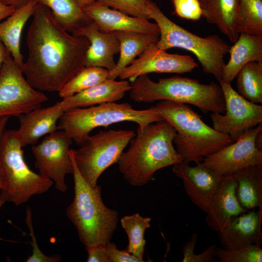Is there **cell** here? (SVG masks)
Instances as JSON below:
<instances>
[{
	"label": "cell",
	"mask_w": 262,
	"mask_h": 262,
	"mask_svg": "<svg viewBox=\"0 0 262 262\" xmlns=\"http://www.w3.org/2000/svg\"><path fill=\"white\" fill-rule=\"evenodd\" d=\"M32 16L22 72L35 89L59 92L85 66L90 42L84 36L68 33L42 4L36 3Z\"/></svg>",
	"instance_id": "cell-1"
},
{
	"label": "cell",
	"mask_w": 262,
	"mask_h": 262,
	"mask_svg": "<svg viewBox=\"0 0 262 262\" xmlns=\"http://www.w3.org/2000/svg\"><path fill=\"white\" fill-rule=\"evenodd\" d=\"M175 130L162 120L137 128L136 135L123 152L117 163L125 179L133 186H142L158 170L182 162L174 146Z\"/></svg>",
	"instance_id": "cell-2"
},
{
	"label": "cell",
	"mask_w": 262,
	"mask_h": 262,
	"mask_svg": "<svg viewBox=\"0 0 262 262\" xmlns=\"http://www.w3.org/2000/svg\"><path fill=\"white\" fill-rule=\"evenodd\" d=\"M155 107L163 119L175 130L173 143L183 161L201 162L233 142L229 135L207 125L187 104L164 100Z\"/></svg>",
	"instance_id": "cell-3"
},
{
	"label": "cell",
	"mask_w": 262,
	"mask_h": 262,
	"mask_svg": "<svg viewBox=\"0 0 262 262\" xmlns=\"http://www.w3.org/2000/svg\"><path fill=\"white\" fill-rule=\"evenodd\" d=\"M73 164L74 196L66 209V215L75 227L85 248L95 245L105 246L111 241L117 229V212L107 207L101 197V187L90 185Z\"/></svg>",
	"instance_id": "cell-4"
},
{
	"label": "cell",
	"mask_w": 262,
	"mask_h": 262,
	"mask_svg": "<svg viewBox=\"0 0 262 262\" xmlns=\"http://www.w3.org/2000/svg\"><path fill=\"white\" fill-rule=\"evenodd\" d=\"M131 84L130 97L135 102L169 100L195 105L204 113L225 112L222 88L213 82L206 84L196 79L174 76L155 82L146 74L137 77Z\"/></svg>",
	"instance_id": "cell-5"
},
{
	"label": "cell",
	"mask_w": 262,
	"mask_h": 262,
	"mask_svg": "<svg viewBox=\"0 0 262 262\" xmlns=\"http://www.w3.org/2000/svg\"><path fill=\"white\" fill-rule=\"evenodd\" d=\"M147 13L159 27V39L156 44L159 49L187 50L197 58L205 73L213 75L218 81L222 79L224 57L230 48L228 43L216 34L202 37L193 33L169 19L152 1L147 2Z\"/></svg>",
	"instance_id": "cell-6"
},
{
	"label": "cell",
	"mask_w": 262,
	"mask_h": 262,
	"mask_svg": "<svg viewBox=\"0 0 262 262\" xmlns=\"http://www.w3.org/2000/svg\"><path fill=\"white\" fill-rule=\"evenodd\" d=\"M22 147L17 130L5 131L0 145V175L3 185L0 203L19 206L32 196L47 192L53 184L29 168Z\"/></svg>",
	"instance_id": "cell-7"
},
{
	"label": "cell",
	"mask_w": 262,
	"mask_h": 262,
	"mask_svg": "<svg viewBox=\"0 0 262 262\" xmlns=\"http://www.w3.org/2000/svg\"><path fill=\"white\" fill-rule=\"evenodd\" d=\"M162 120L155 106L138 110L129 103L107 102L65 111L59 120L57 129L65 131L80 146L96 128L130 121L143 129L149 124Z\"/></svg>",
	"instance_id": "cell-8"
},
{
	"label": "cell",
	"mask_w": 262,
	"mask_h": 262,
	"mask_svg": "<svg viewBox=\"0 0 262 262\" xmlns=\"http://www.w3.org/2000/svg\"><path fill=\"white\" fill-rule=\"evenodd\" d=\"M135 136L131 130L101 131L89 136L76 149H70L75 164L92 186L99 177L117 162L131 140Z\"/></svg>",
	"instance_id": "cell-9"
},
{
	"label": "cell",
	"mask_w": 262,
	"mask_h": 262,
	"mask_svg": "<svg viewBox=\"0 0 262 262\" xmlns=\"http://www.w3.org/2000/svg\"><path fill=\"white\" fill-rule=\"evenodd\" d=\"M48 99L30 84L8 52L0 69V117H18L41 107Z\"/></svg>",
	"instance_id": "cell-10"
},
{
	"label": "cell",
	"mask_w": 262,
	"mask_h": 262,
	"mask_svg": "<svg viewBox=\"0 0 262 262\" xmlns=\"http://www.w3.org/2000/svg\"><path fill=\"white\" fill-rule=\"evenodd\" d=\"M72 142L65 131L57 130L32 147L39 174L53 181L55 188L62 193L67 189L66 176L73 173L69 149Z\"/></svg>",
	"instance_id": "cell-11"
},
{
	"label": "cell",
	"mask_w": 262,
	"mask_h": 262,
	"mask_svg": "<svg viewBox=\"0 0 262 262\" xmlns=\"http://www.w3.org/2000/svg\"><path fill=\"white\" fill-rule=\"evenodd\" d=\"M225 100V115L212 113L213 128L229 135L236 141L246 131L262 123V105L253 103L240 96L222 80L219 81Z\"/></svg>",
	"instance_id": "cell-12"
},
{
	"label": "cell",
	"mask_w": 262,
	"mask_h": 262,
	"mask_svg": "<svg viewBox=\"0 0 262 262\" xmlns=\"http://www.w3.org/2000/svg\"><path fill=\"white\" fill-rule=\"evenodd\" d=\"M262 123L245 132L235 141L205 157L203 164L221 176L232 175L236 171L252 165H262V150L255 146Z\"/></svg>",
	"instance_id": "cell-13"
},
{
	"label": "cell",
	"mask_w": 262,
	"mask_h": 262,
	"mask_svg": "<svg viewBox=\"0 0 262 262\" xmlns=\"http://www.w3.org/2000/svg\"><path fill=\"white\" fill-rule=\"evenodd\" d=\"M197 63L190 55L169 53L159 49L156 43L150 45L137 59L124 68L118 77L131 82L150 73L183 74L190 72Z\"/></svg>",
	"instance_id": "cell-14"
},
{
	"label": "cell",
	"mask_w": 262,
	"mask_h": 262,
	"mask_svg": "<svg viewBox=\"0 0 262 262\" xmlns=\"http://www.w3.org/2000/svg\"><path fill=\"white\" fill-rule=\"evenodd\" d=\"M172 171L180 179L185 191L197 207L207 213L208 203L223 176L204 166L202 162L191 166L184 161L173 165Z\"/></svg>",
	"instance_id": "cell-15"
},
{
	"label": "cell",
	"mask_w": 262,
	"mask_h": 262,
	"mask_svg": "<svg viewBox=\"0 0 262 262\" xmlns=\"http://www.w3.org/2000/svg\"><path fill=\"white\" fill-rule=\"evenodd\" d=\"M72 34L84 36L90 42L85 56V66L101 67L109 72L114 69V56L119 53L120 43L114 32H102L92 20Z\"/></svg>",
	"instance_id": "cell-16"
},
{
	"label": "cell",
	"mask_w": 262,
	"mask_h": 262,
	"mask_svg": "<svg viewBox=\"0 0 262 262\" xmlns=\"http://www.w3.org/2000/svg\"><path fill=\"white\" fill-rule=\"evenodd\" d=\"M262 212L252 210L231 218L218 231L220 243L224 248L236 249L253 244L261 245Z\"/></svg>",
	"instance_id": "cell-17"
},
{
	"label": "cell",
	"mask_w": 262,
	"mask_h": 262,
	"mask_svg": "<svg viewBox=\"0 0 262 262\" xmlns=\"http://www.w3.org/2000/svg\"><path fill=\"white\" fill-rule=\"evenodd\" d=\"M83 9L102 32L131 31L160 35L156 23L128 15L96 1Z\"/></svg>",
	"instance_id": "cell-18"
},
{
	"label": "cell",
	"mask_w": 262,
	"mask_h": 262,
	"mask_svg": "<svg viewBox=\"0 0 262 262\" xmlns=\"http://www.w3.org/2000/svg\"><path fill=\"white\" fill-rule=\"evenodd\" d=\"M237 185L232 175L222 177L207 207L206 222L212 230L219 231L231 218L247 211L238 202Z\"/></svg>",
	"instance_id": "cell-19"
},
{
	"label": "cell",
	"mask_w": 262,
	"mask_h": 262,
	"mask_svg": "<svg viewBox=\"0 0 262 262\" xmlns=\"http://www.w3.org/2000/svg\"><path fill=\"white\" fill-rule=\"evenodd\" d=\"M65 111L61 101L18 116L20 126L17 131L22 147L34 145L43 136L57 131L58 122Z\"/></svg>",
	"instance_id": "cell-20"
},
{
	"label": "cell",
	"mask_w": 262,
	"mask_h": 262,
	"mask_svg": "<svg viewBox=\"0 0 262 262\" xmlns=\"http://www.w3.org/2000/svg\"><path fill=\"white\" fill-rule=\"evenodd\" d=\"M131 88V82L128 80L117 81L108 79L87 89L63 98L61 102L66 111L73 108L114 102L122 99Z\"/></svg>",
	"instance_id": "cell-21"
},
{
	"label": "cell",
	"mask_w": 262,
	"mask_h": 262,
	"mask_svg": "<svg viewBox=\"0 0 262 262\" xmlns=\"http://www.w3.org/2000/svg\"><path fill=\"white\" fill-rule=\"evenodd\" d=\"M229 53V59L224 66L221 80L231 83L246 64L262 61V35L240 33Z\"/></svg>",
	"instance_id": "cell-22"
},
{
	"label": "cell",
	"mask_w": 262,
	"mask_h": 262,
	"mask_svg": "<svg viewBox=\"0 0 262 262\" xmlns=\"http://www.w3.org/2000/svg\"><path fill=\"white\" fill-rule=\"evenodd\" d=\"M36 2L30 0L18 8L2 22H0V41L10 53L16 65L22 69L23 56L20 40L23 27L33 14Z\"/></svg>",
	"instance_id": "cell-23"
},
{
	"label": "cell",
	"mask_w": 262,
	"mask_h": 262,
	"mask_svg": "<svg viewBox=\"0 0 262 262\" xmlns=\"http://www.w3.org/2000/svg\"><path fill=\"white\" fill-rule=\"evenodd\" d=\"M202 15L207 21L216 25L230 42L234 43L239 33L237 28L239 0H199Z\"/></svg>",
	"instance_id": "cell-24"
},
{
	"label": "cell",
	"mask_w": 262,
	"mask_h": 262,
	"mask_svg": "<svg viewBox=\"0 0 262 262\" xmlns=\"http://www.w3.org/2000/svg\"><path fill=\"white\" fill-rule=\"evenodd\" d=\"M114 33L120 43V56L114 69L109 72L108 79L115 80L150 45L157 44L160 35L131 31Z\"/></svg>",
	"instance_id": "cell-25"
},
{
	"label": "cell",
	"mask_w": 262,
	"mask_h": 262,
	"mask_svg": "<svg viewBox=\"0 0 262 262\" xmlns=\"http://www.w3.org/2000/svg\"><path fill=\"white\" fill-rule=\"evenodd\" d=\"M236 194L240 205L248 211L258 208L262 212V165H252L235 172Z\"/></svg>",
	"instance_id": "cell-26"
},
{
	"label": "cell",
	"mask_w": 262,
	"mask_h": 262,
	"mask_svg": "<svg viewBox=\"0 0 262 262\" xmlns=\"http://www.w3.org/2000/svg\"><path fill=\"white\" fill-rule=\"evenodd\" d=\"M51 11L58 23L73 33L92 21L77 0H34Z\"/></svg>",
	"instance_id": "cell-27"
},
{
	"label": "cell",
	"mask_w": 262,
	"mask_h": 262,
	"mask_svg": "<svg viewBox=\"0 0 262 262\" xmlns=\"http://www.w3.org/2000/svg\"><path fill=\"white\" fill-rule=\"evenodd\" d=\"M238 93L254 103H262V61L246 64L236 75Z\"/></svg>",
	"instance_id": "cell-28"
},
{
	"label": "cell",
	"mask_w": 262,
	"mask_h": 262,
	"mask_svg": "<svg viewBox=\"0 0 262 262\" xmlns=\"http://www.w3.org/2000/svg\"><path fill=\"white\" fill-rule=\"evenodd\" d=\"M150 221V218L143 217L138 213L124 216L120 219L121 226L129 239V245L126 249L141 262H144L146 244L144 234L146 230L151 226Z\"/></svg>",
	"instance_id": "cell-29"
},
{
	"label": "cell",
	"mask_w": 262,
	"mask_h": 262,
	"mask_svg": "<svg viewBox=\"0 0 262 262\" xmlns=\"http://www.w3.org/2000/svg\"><path fill=\"white\" fill-rule=\"evenodd\" d=\"M109 71L98 66H84L58 92L62 98L72 96L108 79Z\"/></svg>",
	"instance_id": "cell-30"
},
{
	"label": "cell",
	"mask_w": 262,
	"mask_h": 262,
	"mask_svg": "<svg viewBox=\"0 0 262 262\" xmlns=\"http://www.w3.org/2000/svg\"><path fill=\"white\" fill-rule=\"evenodd\" d=\"M237 28L239 34L262 35V0H239Z\"/></svg>",
	"instance_id": "cell-31"
},
{
	"label": "cell",
	"mask_w": 262,
	"mask_h": 262,
	"mask_svg": "<svg viewBox=\"0 0 262 262\" xmlns=\"http://www.w3.org/2000/svg\"><path fill=\"white\" fill-rule=\"evenodd\" d=\"M214 254L222 262H262V249L257 244L236 249L216 247Z\"/></svg>",
	"instance_id": "cell-32"
},
{
	"label": "cell",
	"mask_w": 262,
	"mask_h": 262,
	"mask_svg": "<svg viewBox=\"0 0 262 262\" xmlns=\"http://www.w3.org/2000/svg\"><path fill=\"white\" fill-rule=\"evenodd\" d=\"M147 0H96L98 3L128 15L149 20L147 13Z\"/></svg>",
	"instance_id": "cell-33"
},
{
	"label": "cell",
	"mask_w": 262,
	"mask_h": 262,
	"mask_svg": "<svg viewBox=\"0 0 262 262\" xmlns=\"http://www.w3.org/2000/svg\"><path fill=\"white\" fill-rule=\"evenodd\" d=\"M197 235L194 233L190 239L185 244L182 248L183 258L182 262H215V250L217 247L213 244L207 247L203 252L196 254L194 249L197 240Z\"/></svg>",
	"instance_id": "cell-34"
},
{
	"label": "cell",
	"mask_w": 262,
	"mask_h": 262,
	"mask_svg": "<svg viewBox=\"0 0 262 262\" xmlns=\"http://www.w3.org/2000/svg\"><path fill=\"white\" fill-rule=\"evenodd\" d=\"M25 222L30 231L32 246V254L28 257L26 262H58L61 261V256L58 254L47 256L44 254L38 246L34 232L32 222V214L31 209L27 207L26 210Z\"/></svg>",
	"instance_id": "cell-35"
},
{
	"label": "cell",
	"mask_w": 262,
	"mask_h": 262,
	"mask_svg": "<svg viewBox=\"0 0 262 262\" xmlns=\"http://www.w3.org/2000/svg\"><path fill=\"white\" fill-rule=\"evenodd\" d=\"M174 13L180 18L197 20L202 15L199 0H172Z\"/></svg>",
	"instance_id": "cell-36"
},
{
	"label": "cell",
	"mask_w": 262,
	"mask_h": 262,
	"mask_svg": "<svg viewBox=\"0 0 262 262\" xmlns=\"http://www.w3.org/2000/svg\"><path fill=\"white\" fill-rule=\"evenodd\" d=\"M105 248L109 262H141L126 249H118L116 245L111 241L106 244Z\"/></svg>",
	"instance_id": "cell-37"
},
{
	"label": "cell",
	"mask_w": 262,
	"mask_h": 262,
	"mask_svg": "<svg viewBox=\"0 0 262 262\" xmlns=\"http://www.w3.org/2000/svg\"><path fill=\"white\" fill-rule=\"evenodd\" d=\"M87 262H109L105 246L95 245L86 248Z\"/></svg>",
	"instance_id": "cell-38"
},
{
	"label": "cell",
	"mask_w": 262,
	"mask_h": 262,
	"mask_svg": "<svg viewBox=\"0 0 262 262\" xmlns=\"http://www.w3.org/2000/svg\"><path fill=\"white\" fill-rule=\"evenodd\" d=\"M16 9L15 7L6 5L0 0V22L10 16Z\"/></svg>",
	"instance_id": "cell-39"
},
{
	"label": "cell",
	"mask_w": 262,
	"mask_h": 262,
	"mask_svg": "<svg viewBox=\"0 0 262 262\" xmlns=\"http://www.w3.org/2000/svg\"><path fill=\"white\" fill-rule=\"evenodd\" d=\"M9 118V116L0 117V145L2 136L6 131V126Z\"/></svg>",
	"instance_id": "cell-40"
},
{
	"label": "cell",
	"mask_w": 262,
	"mask_h": 262,
	"mask_svg": "<svg viewBox=\"0 0 262 262\" xmlns=\"http://www.w3.org/2000/svg\"><path fill=\"white\" fill-rule=\"evenodd\" d=\"M6 5L12 6L16 8L19 7L30 0H0Z\"/></svg>",
	"instance_id": "cell-41"
},
{
	"label": "cell",
	"mask_w": 262,
	"mask_h": 262,
	"mask_svg": "<svg viewBox=\"0 0 262 262\" xmlns=\"http://www.w3.org/2000/svg\"><path fill=\"white\" fill-rule=\"evenodd\" d=\"M8 52L5 46L0 41V69Z\"/></svg>",
	"instance_id": "cell-42"
},
{
	"label": "cell",
	"mask_w": 262,
	"mask_h": 262,
	"mask_svg": "<svg viewBox=\"0 0 262 262\" xmlns=\"http://www.w3.org/2000/svg\"><path fill=\"white\" fill-rule=\"evenodd\" d=\"M255 144L258 149L262 150V130L257 133L255 140Z\"/></svg>",
	"instance_id": "cell-43"
},
{
	"label": "cell",
	"mask_w": 262,
	"mask_h": 262,
	"mask_svg": "<svg viewBox=\"0 0 262 262\" xmlns=\"http://www.w3.org/2000/svg\"><path fill=\"white\" fill-rule=\"evenodd\" d=\"M80 5L83 8L87 5L96 1V0H77Z\"/></svg>",
	"instance_id": "cell-44"
},
{
	"label": "cell",
	"mask_w": 262,
	"mask_h": 262,
	"mask_svg": "<svg viewBox=\"0 0 262 262\" xmlns=\"http://www.w3.org/2000/svg\"><path fill=\"white\" fill-rule=\"evenodd\" d=\"M3 188V183L1 179V178L0 177V190H2Z\"/></svg>",
	"instance_id": "cell-45"
},
{
	"label": "cell",
	"mask_w": 262,
	"mask_h": 262,
	"mask_svg": "<svg viewBox=\"0 0 262 262\" xmlns=\"http://www.w3.org/2000/svg\"><path fill=\"white\" fill-rule=\"evenodd\" d=\"M3 205V203H0V209L1 208V207H2V206Z\"/></svg>",
	"instance_id": "cell-46"
},
{
	"label": "cell",
	"mask_w": 262,
	"mask_h": 262,
	"mask_svg": "<svg viewBox=\"0 0 262 262\" xmlns=\"http://www.w3.org/2000/svg\"><path fill=\"white\" fill-rule=\"evenodd\" d=\"M148 0V1H152V0Z\"/></svg>",
	"instance_id": "cell-47"
}]
</instances>
